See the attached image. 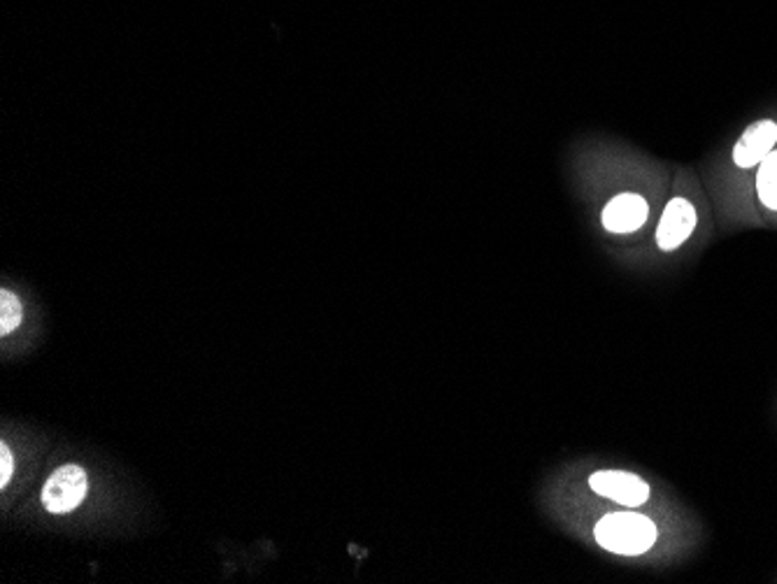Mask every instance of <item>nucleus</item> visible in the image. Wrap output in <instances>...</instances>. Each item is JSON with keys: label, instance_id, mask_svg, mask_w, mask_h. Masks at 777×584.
I'll return each instance as SVG.
<instances>
[{"label": "nucleus", "instance_id": "nucleus-1", "mask_svg": "<svg viewBox=\"0 0 777 584\" xmlns=\"http://www.w3.org/2000/svg\"><path fill=\"white\" fill-rule=\"evenodd\" d=\"M596 543L615 554L638 556L657 543V527L650 517L638 512H613L600 519L594 529Z\"/></svg>", "mask_w": 777, "mask_h": 584}, {"label": "nucleus", "instance_id": "nucleus-2", "mask_svg": "<svg viewBox=\"0 0 777 584\" xmlns=\"http://www.w3.org/2000/svg\"><path fill=\"white\" fill-rule=\"evenodd\" d=\"M86 489H89L86 472L79 466H63L42 487V503L54 514H66L84 501Z\"/></svg>", "mask_w": 777, "mask_h": 584}, {"label": "nucleus", "instance_id": "nucleus-3", "mask_svg": "<svg viewBox=\"0 0 777 584\" xmlns=\"http://www.w3.org/2000/svg\"><path fill=\"white\" fill-rule=\"evenodd\" d=\"M592 491L621 506L638 508L650 499V485L626 470H598L589 478Z\"/></svg>", "mask_w": 777, "mask_h": 584}, {"label": "nucleus", "instance_id": "nucleus-4", "mask_svg": "<svg viewBox=\"0 0 777 584\" xmlns=\"http://www.w3.org/2000/svg\"><path fill=\"white\" fill-rule=\"evenodd\" d=\"M696 229V210L694 205L684 199H673L666 205L661 222L657 229V243L663 252H673L684 241H689V235Z\"/></svg>", "mask_w": 777, "mask_h": 584}, {"label": "nucleus", "instance_id": "nucleus-5", "mask_svg": "<svg viewBox=\"0 0 777 584\" xmlns=\"http://www.w3.org/2000/svg\"><path fill=\"white\" fill-rule=\"evenodd\" d=\"M647 217H650V205H647L642 197H638V193H619L603 210V226L613 233H634L647 222Z\"/></svg>", "mask_w": 777, "mask_h": 584}, {"label": "nucleus", "instance_id": "nucleus-6", "mask_svg": "<svg viewBox=\"0 0 777 584\" xmlns=\"http://www.w3.org/2000/svg\"><path fill=\"white\" fill-rule=\"evenodd\" d=\"M777 142V124L770 119H762L757 124H752L743 138L738 140L736 149H733V161L741 168H754L759 166Z\"/></svg>", "mask_w": 777, "mask_h": 584}, {"label": "nucleus", "instance_id": "nucleus-7", "mask_svg": "<svg viewBox=\"0 0 777 584\" xmlns=\"http://www.w3.org/2000/svg\"><path fill=\"white\" fill-rule=\"evenodd\" d=\"M757 191L766 208L777 210V151H770V155L759 163Z\"/></svg>", "mask_w": 777, "mask_h": 584}, {"label": "nucleus", "instance_id": "nucleus-8", "mask_svg": "<svg viewBox=\"0 0 777 584\" xmlns=\"http://www.w3.org/2000/svg\"><path fill=\"white\" fill-rule=\"evenodd\" d=\"M21 323V302L10 291L0 294V333L8 336Z\"/></svg>", "mask_w": 777, "mask_h": 584}, {"label": "nucleus", "instance_id": "nucleus-9", "mask_svg": "<svg viewBox=\"0 0 777 584\" xmlns=\"http://www.w3.org/2000/svg\"><path fill=\"white\" fill-rule=\"evenodd\" d=\"M14 470V459L8 445H0V487H8Z\"/></svg>", "mask_w": 777, "mask_h": 584}]
</instances>
